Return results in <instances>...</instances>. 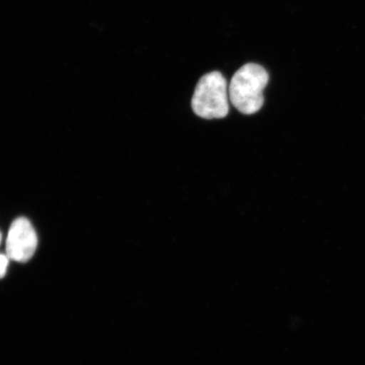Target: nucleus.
Returning <instances> with one entry per match:
<instances>
[{
  "label": "nucleus",
  "instance_id": "1",
  "mask_svg": "<svg viewBox=\"0 0 365 365\" xmlns=\"http://www.w3.org/2000/svg\"><path fill=\"white\" fill-rule=\"evenodd\" d=\"M268 81V73L262 66L246 63L231 80L228 88L231 103L246 115L257 113L263 106V91Z\"/></svg>",
  "mask_w": 365,
  "mask_h": 365
},
{
  "label": "nucleus",
  "instance_id": "2",
  "mask_svg": "<svg viewBox=\"0 0 365 365\" xmlns=\"http://www.w3.org/2000/svg\"><path fill=\"white\" fill-rule=\"evenodd\" d=\"M193 111L205 120L222 118L230 111L227 81L220 72L208 73L195 86L191 102Z\"/></svg>",
  "mask_w": 365,
  "mask_h": 365
},
{
  "label": "nucleus",
  "instance_id": "3",
  "mask_svg": "<svg viewBox=\"0 0 365 365\" xmlns=\"http://www.w3.org/2000/svg\"><path fill=\"white\" fill-rule=\"evenodd\" d=\"M38 247V236L29 220L20 217L14 221L6 240V255L16 262L33 258Z\"/></svg>",
  "mask_w": 365,
  "mask_h": 365
},
{
  "label": "nucleus",
  "instance_id": "4",
  "mask_svg": "<svg viewBox=\"0 0 365 365\" xmlns=\"http://www.w3.org/2000/svg\"><path fill=\"white\" fill-rule=\"evenodd\" d=\"M9 266V257L7 255L0 254V278L6 276Z\"/></svg>",
  "mask_w": 365,
  "mask_h": 365
},
{
  "label": "nucleus",
  "instance_id": "5",
  "mask_svg": "<svg viewBox=\"0 0 365 365\" xmlns=\"http://www.w3.org/2000/svg\"><path fill=\"white\" fill-rule=\"evenodd\" d=\"M1 240H2V235H1V232H0V243H1Z\"/></svg>",
  "mask_w": 365,
  "mask_h": 365
}]
</instances>
